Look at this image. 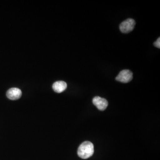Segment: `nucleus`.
<instances>
[{
	"label": "nucleus",
	"mask_w": 160,
	"mask_h": 160,
	"mask_svg": "<svg viewBox=\"0 0 160 160\" xmlns=\"http://www.w3.org/2000/svg\"><path fill=\"white\" fill-rule=\"evenodd\" d=\"M154 46L158 48H160V38H159L154 43Z\"/></svg>",
	"instance_id": "nucleus-7"
},
{
	"label": "nucleus",
	"mask_w": 160,
	"mask_h": 160,
	"mask_svg": "<svg viewBox=\"0 0 160 160\" xmlns=\"http://www.w3.org/2000/svg\"><path fill=\"white\" fill-rule=\"evenodd\" d=\"M133 78V74L130 70L124 69L120 71L119 74L116 77V80L122 83H128L130 82Z\"/></svg>",
	"instance_id": "nucleus-3"
},
{
	"label": "nucleus",
	"mask_w": 160,
	"mask_h": 160,
	"mask_svg": "<svg viewBox=\"0 0 160 160\" xmlns=\"http://www.w3.org/2000/svg\"><path fill=\"white\" fill-rule=\"evenodd\" d=\"M67 88V83L63 81H58L53 83L52 86V88L54 92L57 93H61L64 92Z\"/></svg>",
	"instance_id": "nucleus-6"
},
{
	"label": "nucleus",
	"mask_w": 160,
	"mask_h": 160,
	"mask_svg": "<svg viewBox=\"0 0 160 160\" xmlns=\"http://www.w3.org/2000/svg\"><path fill=\"white\" fill-rule=\"evenodd\" d=\"M94 149L92 143L86 141L80 145L78 149V155L82 159H87L92 157L94 154Z\"/></svg>",
	"instance_id": "nucleus-1"
},
{
	"label": "nucleus",
	"mask_w": 160,
	"mask_h": 160,
	"mask_svg": "<svg viewBox=\"0 0 160 160\" xmlns=\"http://www.w3.org/2000/svg\"><path fill=\"white\" fill-rule=\"evenodd\" d=\"M92 103L97 109L101 111H104L108 106V102L105 98L96 96L92 99Z\"/></svg>",
	"instance_id": "nucleus-4"
},
{
	"label": "nucleus",
	"mask_w": 160,
	"mask_h": 160,
	"mask_svg": "<svg viewBox=\"0 0 160 160\" xmlns=\"http://www.w3.org/2000/svg\"><path fill=\"white\" fill-rule=\"evenodd\" d=\"M22 92L21 90L18 88H12L7 92L6 94L8 98L12 100H16L19 99L22 96Z\"/></svg>",
	"instance_id": "nucleus-5"
},
{
	"label": "nucleus",
	"mask_w": 160,
	"mask_h": 160,
	"mask_svg": "<svg viewBox=\"0 0 160 160\" xmlns=\"http://www.w3.org/2000/svg\"><path fill=\"white\" fill-rule=\"evenodd\" d=\"M135 26V21L133 19L128 18L120 24L119 29L122 33H128L134 29Z\"/></svg>",
	"instance_id": "nucleus-2"
}]
</instances>
